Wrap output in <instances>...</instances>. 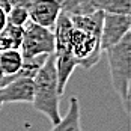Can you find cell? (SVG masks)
I'll return each mask as SVG.
<instances>
[{
    "label": "cell",
    "mask_w": 131,
    "mask_h": 131,
    "mask_svg": "<svg viewBox=\"0 0 131 131\" xmlns=\"http://www.w3.org/2000/svg\"><path fill=\"white\" fill-rule=\"evenodd\" d=\"M5 84V74H3V71L0 69V88Z\"/></svg>",
    "instance_id": "15"
},
{
    "label": "cell",
    "mask_w": 131,
    "mask_h": 131,
    "mask_svg": "<svg viewBox=\"0 0 131 131\" xmlns=\"http://www.w3.org/2000/svg\"><path fill=\"white\" fill-rule=\"evenodd\" d=\"M35 92L33 100L30 104L36 112L42 113L50 119L51 127H54L60 121L59 105H60V93L57 91V75L54 65V53H50L44 63L38 69L36 75L33 77Z\"/></svg>",
    "instance_id": "1"
},
{
    "label": "cell",
    "mask_w": 131,
    "mask_h": 131,
    "mask_svg": "<svg viewBox=\"0 0 131 131\" xmlns=\"http://www.w3.org/2000/svg\"><path fill=\"white\" fill-rule=\"evenodd\" d=\"M96 9L112 14H131V0H98Z\"/></svg>",
    "instance_id": "11"
},
{
    "label": "cell",
    "mask_w": 131,
    "mask_h": 131,
    "mask_svg": "<svg viewBox=\"0 0 131 131\" xmlns=\"http://www.w3.org/2000/svg\"><path fill=\"white\" fill-rule=\"evenodd\" d=\"M69 44L72 56L77 60V66H81L83 69H91L92 66H95L103 54L101 36L89 35L77 27L72 29Z\"/></svg>",
    "instance_id": "4"
},
{
    "label": "cell",
    "mask_w": 131,
    "mask_h": 131,
    "mask_svg": "<svg viewBox=\"0 0 131 131\" xmlns=\"http://www.w3.org/2000/svg\"><path fill=\"white\" fill-rule=\"evenodd\" d=\"M23 62L24 59L20 48H8L0 53V69L5 74V84L9 81L12 75H15L20 71V68L23 66Z\"/></svg>",
    "instance_id": "9"
},
{
    "label": "cell",
    "mask_w": 131,
    "mask_h": 131,
    "mask_svg": "<svg viewBox=\"0 0 131 131\" xmlns=\"http://www.w3.org/2000/svg\"><path fill=\"white\" fill-rule=\"evenodd\" d=\"M2 107H3V103H2V100H0V110H2Z\"/></svg>",
    "instance_id": "16"
},
{
    "label": "cell",
    "mask_w": 131,
    "mask_h": 131,
    "mask_svg": "<svg viewBox=\"0 0 131 131\" xmlns=\"http://www.w3.org/2000/svg\"><path fill=\"white\" fill-rule=\"evenodd\" d=\"M20 51L23 59H33L41 54H50L54 51V33L51 29L39 26L33 21H27L24 24L23 39L20 45Z\"/></svg>",
    "instance_id": "3"
},
{
    "label": "cell",
    "mask_w": 131,
    "mask_h": 131,
    "mask_svg": "<svg viewBox=\"0 0 131 131\" xmlns=\"http://www.w3.org/2000/svg\"><path fill=\"white\" fill-rule=\"evenodd\" d=\"M54 65H56V75H57V91L62 96L68 84V80L77 66V60L72 56L71 50L54 51Z\"/></svg>",
    "instance_id": "8"
},
{
    "label": "cell",
    "mask_w": 131,
    "mask_h": 131,
    "mask_svg": "<svg viewBox=\"0 0 131 131\" xmlns=\"http://www.w3.org/2000/svg\"><path fill=\"white\" fill-rule=\"evenodd\" d=\"M6 18H8V24L24 27V24L29 21V11H27L26 8H23V6L14 5L12 8L8 11Z\"/></svg>",
    "instance_id": "12"
},
{
    "label": "cell",
    "mask_w": 131,
    "mask_h": 131,
    "mask_svg": "<svg viewBox=\"0 0 131 131\" xmlns=\"http://www.w3.org/2000/svg\"><path fill=\"white\" fill-rule=\"evenodd\" d=\"M131 17L127 14H112L104 12L103 15V26H101V48L103 53L115 45L122 36L130 32Z\"/></svg>",
    "instance_id": "5"
},
{
    "label": "cell",
    "mask_w": 131,
    "mask_h": 131,
    "mask_svg": "<svg viewBox=\"0 0 131 131\" xmlns=\"http://www.w3.org/2000/svg\"><path fill=\"white\" fill-rule=\"evenodd\" d=\"M8 24V18H6V11L0 6V32L5 29V26Z\"/></svg>",
    "instance_id": "14"
},
{
    "label": "cell",
    "mask_w": 131,
    "mask_h": 131,
    "mask_svg": "<svg viewBox=\"0 0 131 131\" xmlns=\"http://www.w3.org/2000/svg\"><path fill=\"white\" fill-rule=\"evenodd\" d=\"M53 131H80L81 125H80V104L79 100L75 96H71L69 100V108L66 112L63 118L51 127Z\"/></svg>",
    "instance_id": "10"
},
{
    "label": "cell",
    "mask_w": 131,
    "mask_h": 131,
    "mask_svg": "<svg viewBox=\"0 0 131 131\" xmlns=\"http://www.w3.org/2000/svg\"><path fill=\"white\" fill-rule=\"evenodd\" d=\"M59 14L60 8L56 0H38L29 9V20L53 30Z\"/></svg>",
    "instance_id": "7"
},
{
    "label": "cell",
    "mask_w": 131,
    "mask_h": 131,
    "mask_svg": "<svg viewBox=\"0 0 131 131\" xmlns=\"http://www.w3.org/2000/svg\"><path fill=\"white\" fill-rule=\"evenodd\" d=\"M60 12L68 14V15H75L80 14V0H56Z\"/></svg>",
    "instance_id": "13"
},
{
    "label": "cell",
    "mask_w": 131,
    "mask_h": 131,
    "mask_svg": "<svg viewBox=\"0 0 131 131\" xmlns=\"http://www.w3.org/2000/svg\"><path fill=\"white\" fill-rule=\"evenodd\" d=\"M35 83L32 77H15L0 88V100L6 103H32Z\"/></svg>",
    "instance_id": "6"
},
{
    "label": "cell",
    "mask_w": 131,
    "mask_h": 131,
    "mask_svg": "<svg viewBox=\"0 0 131 131\" xmlns=\"http://www.w3.org/2000/svg\"><path fill=\"white\" fill-rule=\"evenodd\" d=\"M107 60L110 68V77L115 91L122 100V104L127 113H130L131 96H130V84H131V33L127 32L122 39L118 41L115 45L107 48Z\"/></svg>",
    "instance_id": "2"
}]
</instances>
